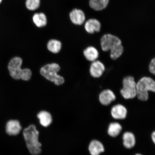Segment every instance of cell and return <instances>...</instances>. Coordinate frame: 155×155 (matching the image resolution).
Listing matches in <instances>:
<instances>
[{"label":"cell","instance_id":"obj_1","mask_svg":"<svg viewBox=\"0 0 155 155\" xmlns=\"http://www.w3.org/2000/svg\"><path fill=\"white\" fill-rule=\"evenodd\" d=\"M101 46L104 52L110 50V57L113 61L120 57L124 53V48L121 40L114 35H104L101 39Z\"/></svg>","mask_w":155,"mask_h":155},{"label":"cell","instance_id":"obj_2","mask_svg":"<svg viewBox=\"0 0 155 155\" xmlns=\"http://www.w3.org/2000/svg\"><path fill=\"white\" fill-rule=\"evenodd\" d=\"M27 148L31 154L38 155L41 152V143L39 142V132L36 126L31 125L23 131Z\"/></svg>","mask_w":155,"mask_h":155},{"label":"cell","instance_id":"obj_3","mask_svg":"<svg viewBox=\"0 0 155 155\" xmlns=\"http://www.w3.org/2000/svg\"><path fill=\"white\" fill-rule=\"evenodd\" d=\"M136 97L139 101L146 102L150 98L148 92H155V81L150 77L144 76L137 82Z\"/></svg>","mask_w":155,"mask_h":155},{"label":"cell","instance_id":"obj_4","mask_svg":"<svg viewBox=\"0 0 155 155\" xmlns=\"http://www.w3.org/2000/svg\"><path fill=\"white\" fill-rule=\"evenodd\" d=\"M22 61L20 58L15 57L9 61L8 69L11 76L15 79H22L28 81L30 80L32 73L29 69L21 68Z\"/></svg>","mask_w":155,"mask_h":155},{"label":"cell","instance_id":"obj_5","mask_svg":"<svg viewBox=\"0 0 155 155\" xmlns=\"http://www.w3.org/2000/svg\"><path fill=\"white\" fill-rule=\"evenodd\" d=\"M60 69L61 68L57 64H48L41 68L40 73L48 81L54 82L55 84L59 86L64 82L63 77L57 74Z\"/></svg>","mask_w":155,"mask_h":155},{"label":"cell","instance_id":"obj_6","mask_svg":"<svg viewBox=\"0 0 155 155\" xmlns=\"http://www.w3.org/2000/svg\"><path fill=\"white\" fill-rule=\"evenodd\" d=\"M122 88L120 90L121 96L126 100L133 99L136 97L137 82L134 77L127 76L122 81Z\"/></svg>","mask_w":155,"mask_h":155},{"label":"cell","instance_id":"obj_7","mask_svg":"<svg viewBox=\"0 0 155 155\" xmlns=\"http://www.w3.org/2000/svg\"><path fill=\"white\" fill-rule=\"evenodd\" d=\"M106 70L104 64L99 60L92 62L89 68V72L91 76L95 78H100L102 76Z\"/></svg>","mask_w":155,"mask_h":155},{"label":"cell","instance_id":"obj_8","mask_svg":"<svg viewBox=\"0 0 155 155\" xmlns=\"http://www.w3.org/2000/svg\"><path fill=\"white\" fill-rule=\"evenodd\" d=\"M116 99V95L113 91L109 89H105L101 92L98 95V100L102 105L108 106Z\"/></svg>","mask_w":155,"mask_h":155},{"label":"cell","instance_id":"obj_9","mask_svg":"<svg viewBox=\"0 0 155 155\" xmlns=\"http://www.w3.org/2000/svg\"><path fill=\"white\" fill-rule=\"evenodd\" d=\"M111 114L112 118L117 120H124L127 117V110L123 104H117L111 108Z\"/></svg>","mask_w":155,"mask_h":155},{"label":"cell","instance_id":"obj_10","mask_svg":"<svg viewBox=\"0 0 155 155\" xmlns=\"http://www.w3.org/2000/svg\"><path fill=\"white\" fill-rule=\"evenodd\" d=\"M22 128L20 122L17 120H10L7 122L6 125V132L9 135H18Z\"/></svg>","mask_w":155,"mask_h":155},{"label":"cell","instance_id":"obj_11","mask_svg":"<svg viewBox=\"0 0 155 155\" xmlns=\"http://www.w3.org/2000/svg\"><path fill=\"white\" fill-rule=\"evenodd\" d=\"M69 16L71 22L76 25H82L86 19L84 12L79 9H73L70 13Z\"/></svg>","mask_w":155,"mask_h":155},{"label":"cell","instance_id":"obj_12","mask_svg":"<svg viewBox=\"0 0 155 155\" xmlns=\"http://www.w3.org/2000/svg\"><path fill=\"white\" fill-rule=\"evenodd\" d=\"M88 150L91 155H100L104 152L105 148L100 141L94 139L89 144Z\"/></svg>","mask_w":155,"mask_h":155},{"label":"cell","instance_id":"obj_13","mask_svg":"<svg viewBox=\"0 0 155 155\" xmlns=\"http://www.w3.org/2000/svg\"><path fill=\"white\" fill-rule=\"evenodd\" d=\"M101 24L97 19L91 18L86 21L84 25L85 30L89 34L99 32L101 29Z\"/></svg>","mask_w":155,"mask_h":155},{"label":"cell","instance_id":"obj_14","mask_svg":"<svg viewBox=\"0 0 155 155\" xmlns=\"http://www.w3.org/2000/svg\"><path fill=\"white\" fill-rule=\"evenodd\" d=\"M123 144L126 149L130 150L135 146L136 140L135 136L133 133L126 131L123 135Z\"/></svg>","mask_w":155,"mask_h":155},{"label":"cell","instance_id":"obj_15","mask_svg":"<svg viewBox=\"0 0 155 155\" xmlns=\"http://www.w3.org/2000/svg\"><path fill=\"white\" fill-rule=\"evenodd\" d=\"M83 54L87 61L91 62L96 61L99 57V53L96 48L89 46L83 51Z\"/></svg>","mask_w":155,"mask_h":155},{"label":"cell","instance_id":"obj_16","mask_svg":"<svg viewBox=\"0 0 155 155\" xmlns=\"http://www.w3.org/2000/svg\"><path fill=\"white\" fill-rule=\"evenodd\" d=\"M123 130L122 126L118 122H112L108 126L107 133L112 137L115 138L119 136Z\"/></svg>","mask_w":155,"mask_h":155},{"label":"cell","instance_id":"obj_17","mask_svg":"<svg viewBox=\"0 0 155 155\" xmlns=\"http://www.w3.org/2000/svg\"><path fill=\"white\" fill-rule=\"evenodd\" d=\"M38 117L41 124L44 127H48L51 124L52 118L51 114L46 111H41L38 114Z\"/></svg>","mask_w":155,"mask_h":155},{"label":"cell","instance_id":"obj_18","mask_svg":"<svg viewBox=\"0 0 155 155\" xmlns=\"http://www.w3.org/2000/svg\"><path fill=\"white\" fill-rule=\"evenodd\" d=\"M109 2V0H90L89 5L94 10L100 11L105 9Z\"/></svg>","mask_w":155,"mask_h":155},{"label":"cell","instance_id":"obj_19","mask_svg":"<svg viewBox=\"0 0 155 155\" xmlns=\"http://www.w3.org/2000/svg\"><path fill=\"white\" fill-rule=\"evenodd\" d=\"M32 19L34 24L38 28H42L46 26L47 24V18L43 13H35Z\"/></svg>","mask_w":155,"mask_h":155},{"label":"cell","instance_id":"obj_20","mask_svg":"<svg viewBox=\"0 0 155 155\" xmlns=\"http://www.w3.org/2000/svg\"><path fill=\"white\" fill-rule=\"evenodd\" d=\"M47 48L48 50L52 53H58L61 49V42L56 40H50L48 42Z\"/></svg>","mask_w":155,"mask_h":155},{"label":"cell","instance_id":"obj_21","mask_svg":"<svg viewBox=\"0 0 155 155\" xmlns=\"http://www.w3.org/2000/svg\"><path fill=\"white\" fill-rule=\"evenodd\" d=\"M40 4V0H26V7L29 10H35L39 7Z\"/></svg>","mask_w":155,"mask_h":155},{"label":"cell","instance_id":"obj_22","mask_svg":"<svg viewBox=\"0 0 155 155\" xmlns=\"http://www.w3.org/2000/svg\"><path fill=\"white\" fill-rule=\"evenodd\" d=\"M149 72L151 74L154 75H155V58L154 57L150 61L148 66Z\"/></svg>","mask_w":155,"mask_h":155},{"label":"cell","instance_id":"obj_23","mask_svg":"<svg viewBox=\"0 0 155 155\" xmlns=\"http://www.w3.org/2000/svg\"><path fill=\"white\" fill-rule=\"evenodd\" d=\"M151 138H152L153 142L154 144L155 143V131H153L151 134Z\"/></svg>","mask_w":155,"mask_h":155},{"label":"cell","instance_id":"obj_24","mask_svg":"<svg viewBox=\"0 0 155 155\" xmlns=\"http://www.w3.org/2000/svg\"><path fill=\"white\" fill-rule=\"evenodd\" d=\"M134 155H142V154H140V153H137L136 154H135Z\"/></svg>","mask_w":155,"mask_h":155},{"label":"cell","instance_id":"obj_25","mask_svg":"<svg viewBox=\"0 0 155 155\" xmlns=\"http://www.w3.org/2000/svg\"><path fill=\"white\" fill-rule=\"evenodd\" d=\"M2 1V0H0V4L1 3Z\"/></svg>","mask_w":155,"mask_h":155}]
</instances>
